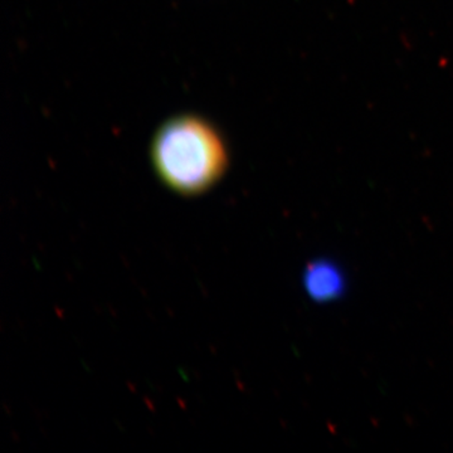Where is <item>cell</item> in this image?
Wrapping results in <instances>:
<instances>
[{"mask_svg":"<svg viewBox=\"0 0 453 453\" xmlns=\"http://www.w3.org/2000/svg\"><path fill=\"white\" fill-rule=\"evenodd\" d=\"M150 160L164 186L178 195L196 196L225 177L229 150L213 122L198 113H178L155 130Z\"/></svg>","mask_w":453,"mask_h":453,"instance_id":"1","label":"cell"},{"mask_svg":"<svg viewBox=\"0 0 453 453\" xmlns=\"http://www.w3.org/2000/svg\"><path fill=\"white\" fill-rule=\"evenodd\" d=\"M303 290L315 303H332L344 294V273L338 265L326 259L314 261L303 271Z\"/></svg>","mask_w":453,"mask_h":453,"instance_id":"2","label":"cell"}]
</instances>
